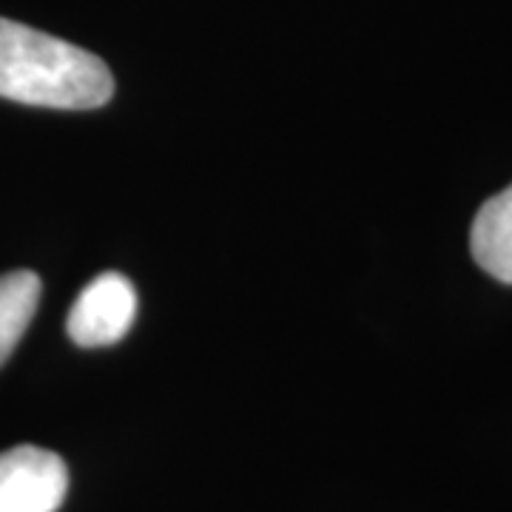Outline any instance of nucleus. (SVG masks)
Instances as JSON below:
<instances>
[{
  "mask_svg": "<svg viewBox=\"0 0 512 512\" xmlns=\"http://www.w3.org/2000/svg\"><path fill=\"white\" fill-rule=\"evenodd\" d=\"M114 94L109 66L55 35L0 18V97L43 109L89 111Z\"/></svg>",
  "mask_w": 512,
  "mask_h": 512,
  "instance_id": "obj_1",
  "label": "nucleus"
},
{
  "mask_svg": "<svg viewBox=\"0 0 512 512\" xmlns=\"http://www.w3.org/2000/svg\"><path fill=\"white\" fill-rule=\"evenodd\" d=\"M69 493L66 461L35 444L0 453V512H57Z\"/></svg>",
  "mask_w": 512,
  "mask_h": 512,
  "instance_id": "obj_2",
  "label": "nucleus"
},
{
  "mask_svg": "<svg viewBox=\"0 0 512 512\" xmlns=\"http://www.w3.org/2000/svg\"><path fill=\"white\" fill-rule=\"evenodd\" d=\"M137 316V291L123 274H100L74 299L66 330L80 348H109L126 336Z\"/></svg>",
  "mask_w": 512,
  "mask_h": 512,
  "instance_id": "obj_3",
  "label": "nucleus"
},
{
  "mask_svg": "<svg viewBox=\"0 0 512 512\" xmlns=\"http://www.w3.org/2000/svg\"><path fill=\"white\" fill-rule=\"evenodd\" d=\"M470 251L481 271L512 285V185L478 208L470 231Z\"/></svg>",
  "mask_w": 512,
  "mask_h": 512,
  "instance_id": "obj_4",
  "label": "nucleus"
},
{
  "mask_svg": "<svg viewBox=\"0 0 512 512\" xmlns=\"http://www.w3.org/2000/svg\"><path fill=\"white\" fill-rule=\"evenodd\" d=\"M40 276L12 271L0 276V367L9 362L40 302Z\"/></svg>",
  "mask_w": 512,
  "mask_h": 512,
  "instance_id": "obj_5",
  "label": "nucleus"
}]
</instances>
